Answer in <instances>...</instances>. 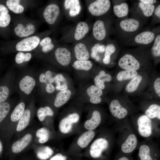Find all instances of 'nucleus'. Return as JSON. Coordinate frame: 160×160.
<instances>
[{"mask_svg": "<svg viewBox=\"0 0 160 160\" xmlns=\"http://www.w3.org/2000/svg\"><path fill=\"white\" fill-rule=\"evenodd\" d=\"M155 7L154 4H144L139 0L134 7L135 14L133 16L145 21V19L152 16Z\"/></svg>", "mask_w": 160, "mask_h": 160, "instance_id": "19", "label": "nucleus"}, {"mask_svg": "<svg viewBox=\"0 0 160 160\" xmlns=\"http://www.w3.org/2000/svg\"><path fill=\"white\" fill-rule=\"evenodd\" d=\"M38 11L41 20L44 21L50 27L51 30H54L61 18L62 12L61 4L56 1H51Z\"/></svg>", "mask_w": 160, "mask_h": 160, "instance_id": "8", "label": "nucleus"}, {"mask_svg": "<svg viewBox=\"0 0 160 160\" xmlns=\"http://www.w3.org/2000/svg\"><path fill=\"white\" fill-rule=\"evenodd\" d=\"M32 138V136L30 133L24 135L13 144L11 147L12 152L16 153L21 152L30 143Z\"/></svg>", "mask_w": 160, "mask_h": 160, "instance_id": "22", "label": "nucleus"}, {"mask_svg": "<svg viewBox=\"0 0 160 160\" xmlns=\"http://www.w3.org/2000/svg\"><path fill=\"white\" fill-rule=\"evenodd\" d=\"M114 15L119 19L125 18L129 12V7L128 4L123 2L113 5V8Z\"/></svg>", "mask_w": 160, "mask_h": 160, "instance_id": "28", "label": "nucleus"}, {"mask_svg": "<svg viewBox=\"0 0 160 160\" xmlns=\"http://www.w3.org/2000/svg\"><path fill=\"white\" fill-rule=\"evenodd\" d=\"M103 135L99 136L92 143L89 153L93 158L99 159L103 153L109 154L116 143L114 133L113 130H108Z\"/></svg>", "mask_w": 160, "mask_h": 160, "instance_id": "6", "label": "nucleus"}, {"mask_svg": "<svg viewBox=\"0 0 160 160\" xmlns=\"http://www.w3.org/2000/svg\"><path fill=\"white\" fill-rule=\"evenodd\" d=\"M10 108L9 103L5 101L0 103V124L6 119Z\"/></svg>", "mask_w": 160, "mask_h": 160, "instance_id": "42", "label": "nucleus"}, {"mask_svg": "<svg viewBox=\"0 0 160 160\" xmlns=\"http://www.w3.org/2000/svg\"><path fill=\"white\" fill-rule=\"evenodd\" d=\"M53 31L50 29L37 33L28 37L4 41L0 44V51L3 53L14 52L33 51L38 47L41 39L44 37L49 36Z\"/></svg>", "mask_w": 160, "mask_h": 160, "instance_id": "2", "label": "nucleus"}, {"mask_svg": "<svg viewBox=\"0 0 160 160\" xmlns=\"http://www.w3.org/2000/svg\"><path fill=\"white\" fill-rule=\"evenodd\" d=\"M72 66L76 70L89 71L92 68L93 63L89 60H76L73 62Z\"/></svg>", "mask_w": 160, "mask_h": 160, "instance_id": "34", "label": "nucleus"}, {"mask_svg": "<svg viewBox=\"0 0 160 160\" xmlns=\"http://www.w3.org/2000/svg\"><path fill=\"white\" fill-rule=\"evenodd\" d=\"M79 119V115L76 113L69 114L62 119L60 121L59 129L63 134H67L71 130L73 124L78 122Z\"/></svg>", "mask_w": 160, "mask_h": 160, "instance_id": "21", "label": "nucleus"}, {"mask_svg": "<svg viewBox=\"0 0 160 160\" xmlns=\"http://www.w3.org/2000/svg\"><path fill=\"white\" fill-rule=\"evenodd\" d=\"M45 75L47 80H48L50 83H52L54 81V77H52V73L50 71H47Z\"/></svg>", "mask_w": 160, "mask_h": 160, "instance_id": "50", "label": "nucleus"}, {"mask_svg": "<svg viewBox=\"0 0 160 160\" xmlns=\"http://www.w3.org/2000/svg\"><path fill=\"white\" fill-rule=\"evenodd\" d=\"M54 114L53 111L48 106L39 108L37 112V116L40 121H43L46 116H52Z\"/></svg>", "mask_w": 160, "mask_h": 160, "instance_id": "40", "label": "nucleus"}, {"mask_svg": "<svg viewBox=\"0 0 160 160\" xmlns=\"http://www.w3.org/2000/svg\"><path fill=\"white\" fill-rule=\"evenodd\" d=\"M154 88L157 95L160 97V78H157L154 84Z\"/></svg>", "mask_w": 160, "mask_h": 160, "instance_id": "48", "label": "nucleus"}, {"mask_svg": "<svg viewBox=\"0 0 160 160\" xmlns=\"http://www.w3.org/2000/svg\"><path fill=\"white\" fill-rule=\"evenodd\" d=\"M35 80L29 76H26L20 81L19 86L21 91L27 95L30 94L36 85Z\"/></svg>", "mask_w": 160, "mask_h": 160, "instance_id": "24", "label": "nucleus"}, {"mask_svg": "<svg viewBox=\"0 0 160 160\" xmlns=\"http://www.w3.org/2000/svg\"><path fill=\"white\" fill-rule=\"evenodd\" d=\"M110 112L115 119L116 122L121 121L126 119L129 114V110L122 105L117 100H113L109 105Z\"/></svg>", "mask_w": 160, "mask_h": 160, "instance_id": "16", "label": "nucleus"}, {"mask_svg": "<svg viewBox=\"0 0 160 160\" xmlns=\"http://www.w3.org/2000/svg\"><path fill=\"white\" fill-rule=\"evenodd\" d=\"M100 44L99 43H96L94 46H92L91 49V55L93 58H95L97 55L98 52V48Z\"/></svg>", "mask_w": 160, "mask_h": 160, "instance_id": "47", "label": "nucleus"}, {"mask_svg": "<svg viewBox=\"0 0 160 160\" xmlns=\"http://www.w3.org/2000/svg\"><path fill=\"white\" fill-rule=\"evenodd\" d=\"M111 6L110 0H94L88 4L87 10L91 15L98 17L108 15Z\"/></svg>", "mask_w": 160, "mask_h": 160, "instance_id": "14", "label": "nucleus"}, {"mask_svg": "<svg viewBox=\"0 0 160 160\" xmlns=\"http://www.w3.org/2000/svg\"><path fill=\"white\" fill-rule=\"evenodd\" d=\"M91 28L87 22L80 21L65 34L62 39L65 42L74 43L79 41L85 38Z\"/></svg>", "mask_w": 160, "mask_h": 160, "instance_id": "10", "label": "nucleus"}, {"mask_svg": "<svg viewBox=\"0 0 160 160\" xmlns=\"http://www.w3.org/2000/svg\"><path fill=\"white\" fill-rule=\"evenodd\" d=\"M105 46L103 44H100L98 48V52L100 53L103 52L105 51Z\"/></svg>", "mask_w": 160, "mask_h": 160, "instance_id": "54", "label": "nucleus"}, {"mask_svg": "<svg viewBox=\"0 0 160 160\" xmlns=\"http://www.w3.org/2000/svg\"><path fill=\"white\" fill-rule=\"evenodd\" d=\"M58 44L53 50L56 61L60 65L66 66L68 65L71 60V53L68 47Z\"/></svg>", "mask_w": 160, "mask_h": 160, "instance_id": "15", "label": "nucleus"}, {"mask_svg": "<svg viewBox=\"0 0 160 160\" xmlns=\"http://www.w3.org/2000/svg\"><path fill=\"white\" fill-rule=\"evenodd\" d=\"M9 11L15 15L24 14L28 9L37 7L39 1L29 0H3Z\"/></svg>", "mask_w": 160, "mask_h": 160, "instance_id": "11", "label": "nucleus"}, {"mask_svg": "<svg viewBox=\"0 0 160 160\" xmlns=\"http://www.w3.org/2000/svg\"><path fill=\"white\" fill-rule=\"evenodd\" d=\"M114 160H134L131 155L122 153L120 152L117 153Z\"/></svg>", "mask_w": 160, "mask_h": 160, "instance_id": "45", "label": "nucleus"}, {"mask_svg": "<svg viewBox=\"0 0 160 160\" xmlns=\"http://www.w3.org/2000/svg\"><path fill=\"white\" fill-rule=\"evenodd\" d=\"M108 15L98 17L92 27L91 39L96 43L103 42L114 30L113 17Z\"/></svg>", "mask_w": 160, "mask_h": 160, "instance_id": "7", "label": "nucleus"}, {"mask_svg": "<svg viewBox=\"0 0 160 160\" xmlns=\"http://www.w3.org/2000/svg\"><path fill=\"white\" fill-rule=\"evenodd\" d=\"M71 94V91L68 89L59 92L55 100L54 104L55 107L59 108L65 103L70 99Z\"/></svg>", "mask_w": 160, "mask_h": 160, "instance_id": "29", "label": "nucleus"}, {"mask_svg": "<svg viewBox=\"0 0 160 160\" xmlns=\"http://www.w3.org/2000/svg\"><path fill=\"white\" fill-rule=\"evenodd\" d=\"M41 20L33 19L24 14L12 16L11 33L16 37L23 38L37 33L41 24Z\"/></svg>", "mask_w": 160, "mask_h": 160, "instance_id": "3", "label": "nucleus"}, {"mask_svg": "<svg viewBox=\"0 0 160 160\" xmlns=\"http://www.w3.org/2000/svg\"><path fill=\"white\" fill-rule=\"evenodd\" d=\"M151 52L152 56L155 57L160 56V34L157 33L154 40L151 45Z\"/></svg>", "mask_w": 160, "mask_h": 160, "instance_id": "36", "label": "nucleus"}, {"mask_svg": "<svg viewBox=\"0 0 160 160\" xmlns=\"http://www.w3.org/2000/svg\"><path fill=\"white\" fill-rule=\"evenodd\" d=\"M102 121V117L100 113L97 110H94L91 118L85 122L84 127L88 130H94L100 126Z\"/></svg>", "mask_w": 160, "mask_h": 160, "instance_id": "23", "label": "nucleus"}, {"mask_svg": "<svg viewBox=\"0 0 160 160\" xmlns=\"http://www.w3.org/2000/svg\"><path fill=\"white\" fill-rule=\"evenodd\" d=\"M53 150L49 147L45 146L40 149L37 152V157L41 160H46L53 154Z\"/></svg>", "mask_w": 160, "mask_h": 160, "instance_id": "38", "label": "nucleus"}, {"mask_svg": "<svg viewBox=\"0 0 160 160\" xmlns=\"http://www.w3.org/2000/svg\"><path fill=\"white\" fill-rule=\"evenodd\" d=\"M3 65V62L2 60L0 59V70L2 68Z\"/></svg>", "mask_w": 160, "mask_h": 160, "instance_id": "56", "label": "nucleus"}, {"mask_svg": "<svg viewBox=\"0 0 160 160\" xmlns=\"http://www.w3.org/2000/svg\"><path fill=\"white\" fill-rule=\"evenodd\" d=\"M96 133L94 130H88L82 134L77 140L78 145L82 148H84L89 145L95 137Z\"/></svg>", "mask_w": 160, "mask_h": 160, "instance_id": "26", "label": "nucleus"}, {"mask_svg": "<svg viewBox=\"0 0 160 160\" xmlns=\"http://www.w3.org/2000/svg\"><path fill=\"white\" fill-rule=\"evenodd\" d=\"M144 114L150 119L160 123V105L155 103L150 105L145 110Z\"/></svg>", "mask_w": 160, "mask_h": 160, "instance_id": "27", "label": "nucleus"}, {"mask_svg": "<svg viewBox=\"0 0 160 160\" xmlns=\"http://www.w3.org/2000/svg\"><path fill=\"white\" fill-rule=\"evenodd\" d=\"M32 57V54L30 52H18L15 56V62L20 64L24 62L29 61Z\"/></svg>", "mask_w": 160, "mask_h": 160, "instance_id": "41", "label": "nucleus"}, {"mask_svg": "<svg viewBox=\"0 0 160 160\" xmlns=\"http://www.w3.org/2000/svg\"><path fill=\"white\" fill-rule=\"evenodd\" d=\"M46 90L47 92L52 93L55 91V88L54 85L52 83H49L46 85Z\"/></svg>", "mask_w": 160, "mask_h": 160, "instance_id": "51", "label": "nucleus"}, {"mask_svg": "<svg viewBox=\"0 0 160 160\" xmlns=\"http://www.w3.org/2000/svg\"><path fill=\"white\" fill-rule=\"evenodd\" d=\"M61 6L66 15L70 18L77 16L81 10L80 1L79 0H64Z\"/></svg>", "mask_w": 160, "mask_h": 160, "instance_id": "20", "label": "nucleus"}, {"mask_svg": "<svg viewBox=\"0 0 160 160\" xmlns=\"http://www.w3.org/2000/svg\"><path fill=\"white\" fill-rule=\"evenodd\" d=\"M121 68L128 70L136 71L140 68V64L135 56L130 53H126L121 57L118 62Z\"/></svg>", "mask_w": 160, "mask_h": 160, "instance_id": "18", "label": "nucleus"}, {"mask_svg": "<svg viewBox=\"0 0 160 160\" xmlns=\"http://www.w3.org/2000/svg\"><path fill=\"white\" fill-rule=\"evenodd\" d=\"M39 81L41 83H45L47 81V79L45 75L43 73L41 74L39 76Z\"/></svg>", "mask_w": 160, "mask_h": 160, "instance_id": "53", "label": "nucleus"}, {"mask_svg": "<svg viewBox=\"0 0 160 160\" xmlns=\"http://www.w3.org/2000/svg\"><path fill=\"white\" fill-rule=\"evenodd\" d=\"M116 45L113 42L108 43L105 46L103 62L105 64H108L111 61V56L116 51Z\"/></svg>", "mask_w": 160, "mask_h": 160, "instance_id": "33", "label": "nucleus"}, {"mask_svg": "<svg viewBox=\"0 0 160 160\" xmlns=\"http://www.w3.org/2000/svg\"><path fill=\"white\" fill-rule=\"evenodd\" d=\"M3 149V146L2 143L0 140V153L1 152Z\"/></svg>", "mask_w": 160, "mask_h": 160, "instance_id": "55", "label": "nucleus"}, {"mask_svg": "<svg viewBox=\"0 0 160 160\" xmlns=\"http://www.w3.org/2000/svg\"><path fill=\"white\" fill-rule=\"evenodd\" d=\"M142 79L140 75H137L133 78L127 84L125 88L126 91L129 93H132L135 91Z\"/></svg>", "mask_w": 160, "mask_h": 160, "instance_id": "37", "label": "nucleus"}, {"mask_svg": "<svg viewBox=\"0 0 160 160\" xmlns=\"http://www.w3.org/2000/svg\"><path fill=\"white\" fill-rule=\"evenodd\" d=\"M111 80L112 77L110 74L106 73L104 71L101 70L95 78L94 81L95 86L102 90L105 88V82L110 81Z\"/></svg>", "mask_w": 160, "mask_h": 160, "instance_id": "30", "label": "nucleus"}, {"mask_svg": "<svg viewBox=\"0 0 160 160\" xmlns=\"http://www.w3.org/2000/svg\"><path fill=\"white\" fill-rule=\"evenodd\" d=\"M153 21L156 22H160V4H159L156 7L153 14Z\"/></svg>", "mask_w": 160, "mask_h": 160, "instance_id": "46", "label": "nucleus"}, {"mask_svg": "<svg viewBox=\"0 0 160 160\" xmlns=\"http://www.w3.org/2000/svg\"><path fill=\"white\" fill-rule=\"evenodd\" d=\"M156 34V32L150 30L139 32L134 36L126 44L140 47H150L154 40Z\"/></svg>", "mask_w": 160, "mask_h": 160, "instance_id": "13", "label": "nucleus"}, {"mask_svg": "<svg viewBox=\"0 0 160 160\" xmlns=\"http://www.w3.org/2000/svg\"><path fill=\"white\" fill-rule=\"evenodd\" d=\"M31 111L29 109L25 110L24 113L18 120L16 127L17 132H20L25 128L28 125L30 120Z\"/></svg>", "mask_w": 160, "mask_h": 160, "instance_id": "31", "label": "nucleus"}, {"mask_svg": "<svg viewBox=\"0 0 160 160\" xmlns=\"http://www.w3.org/2000/svg\"><path fill=\"white\" fill-rule=\"evenodd\" d=\"M36 135L39 138L38 141L40 143H45L48 141L49 138V131L45 128H40L37 131Z\"/></svg>", "mask_w": 160, "mask_h": 160, "instance_id": "43", "label": "nucleus"}, {"mask_svg": "<svg viewBox=\"0 0 160 160\" xmlns=\"http://www.w3.org/2000/svg\"><path fill=\"white\" fill-rule=\"evenodd\" d=\"M145 23V21L134 16L129 18L118 19L115 22V31L120 40L126 44L139 32Z\"/></svg>", "mask_w": 160, "mask_h": 160, "instance_id": "4", "label": "nucleus"}, {"mask_svg": "<svg viewBox=\"0 0 160 160\" xmlns=\"http://www.w3.org/2000/svg\"><path fill=\"white\" fill-rule=\"evenodd\" d=\"M58 44L57 42L54 40L51 43L38 47L33 51L36 53L40 52L44 53H47L53 51Z\"/></svg>", "mask_w": 160, "mask_h": 160, "instance_id": "44", "label": "nucleus"}, {"mask_svg": "<svg viewBox=\"0 0 160 160\" xmlns=\"http://www.w3.org/2000/svg\"><path fill=\"white\" fill-rule=\"evenodd\" d=\"M87 95L90 97V102L93 104L100 103L102 100L100 96L103 93L101 89L95 85H91L87 90Z\"/></svg>", "mask_w": 160, "mask_h": 160, "instance_id": "25", "label": "nucleus"}, {"mask_svg": "<svg viewBox=\"0 0 160 160\" xmlns=\"http://www.w3.org/2000/svg\"><path fill=\"white\" fill-rule=\"evenodd\" d=\"M137 149L139 160H160L159 146L152 140L139 142Z\"/></svg>", "mask_w": 160, "mask_h": 160, "instance_id": "9", "label": "nucleus"}, {"mask_svg": "<svg viewBox=\"0 0 160 160\" xmlns=\"http://www.w3.org/2000/svg\"><path fill=\"white\" fill-rule=\"evenodd\" d=\"M25 105L23 102L20 103L15 108L11 116L10 120L12 122L18 121L25 111Z\"/></svg>", "mask_w": 160, "mask_h": 160, "instance_id": "32", "label": "nucleus"}, {"mask_svg": "<svg viewBox=\"0 0 160 160\" xmlns=\"http://www.w3.org/2000/svg\"><path fill=\"white\" fill-rule=\"evenodd\" d=\"M139 1L144 4L154 5L157 2V1L155 0H140Z\"/></svg>", "mask_w": 160, "mask_h": 160, "instance_id": "52", "label": "nucleus"}, {"mask_svg": "<svg viewBox=\"0 0 160 160\" xmlns=\"http://www.w3.org/2000/svg\"><path fill=\"white\" fill-rule=\"evenodd\" d=\"M66 157L62 154L58 153L52 157L49 160H66Z\"/></svg>", "mask_w": 160, "mask_h": 160, "instance_id": "49", "label": "nucleus"}, {"mask_svg": "<svg viewBox=\"0 0 160 160\" xmlns=\"http://www.w3.org/2000/svg\"><path fill=\"white\" fill-rule=\"evenodd\" d=\"M91 43L83 40L74 43L73 49L75 56L77 60H87L90 57L89 50Z\"/></svg>", "mask_w": 160, "mask_h": 160, "instance_id": "17", "label": "nucleus"}, {"mask_svg": "<svg viewBox=\"0 0 160 160\" xmlns=\"http://www.w3.org/2000/svg\"><path fill=\"white\" fill-rule=\"evenodd\" d=\"M5 4L0 1V35L7 39L11 33L12 15Z\"/></svg>", "mask_w": 160, "mask_h": 160, "instance_id": "12", "label": "nucleus"}, {"mask_svg": "<svg viewBox=\"0 0 160 160\" xmlns=\"http://www.w3.org/2000/svg\"><path fill=\"white\" fill-rule=\"evenodd\" d=\"M113 130L119 152L131 155L137 149L139 142L130 121L127 118L116 122Z\"/></svg>", "mask_w": 160, "mask_h": 160, "instance_id": "1", "label": "nucleus"}, {"mask_svg": "<svg viewBox=\"0 0 160 160\" xmlns=\"http://www.w3.org/2000/svg\"><path fill=\"white\" fill-rule=\"evenodd\" d=\"M96 61H98L100 60V57L98 55H97L95 58Z\"/></svg>", "mask_w": 160, "mask_h": 160, "instance_id": "57", "label": "nucleus"}, {"mask_svg": "<svg viewBox=\"0 0 160 160\" xmlns=\"http://www.w3.org/2000/svg\"><path fill=\"white\" fill-rule=\"evenodd\" d=\"M137 75L136 71L125 70L119 72L116 77L117 79L119 81L133 78Z\"/></svg>", "mask_w": 160, "mask_h": 160, "instance_id": "39", "label": "nucleus"}, {"mask_svg": "<svg viewBox=\"0 0 160 160\" xmlns=\"http://www.w3.org/2000/svg\"><path fill=\"white\" fill-rule=\"evenodd\" d=\"M54 79L57 84L55 88L57 90L62 91L67 89L68 86L66 80L62 74H58L55 76Z\"/></svg>", "mask_w": 160, "mask_h": 160, "instance_id": "35", "label": "nucleus"}, {"mask_svg": "<svg viewBox=\"0 0 160 160\" xmlns=\"http://www.w3.org/2000/svg\"><path fill=\"white\" fill-rule=\"evenodd\" d=\"M130 122L136 134L145 140H151L153 138L160 136V123L145 114L140 115L136 118H132Z\"/></svg>", "mask_w": 160, "mask_h": 160, "instance_id": "5", "label": "nucleus"}]
</instances>
